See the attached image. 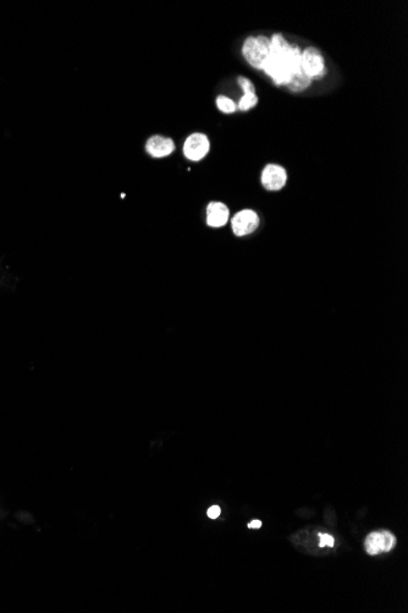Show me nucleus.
Masks as SVG:
<instances>
[{"mask_svg":"<svg viewBox=\"0 0 408 613\" xmlns=\"http://www.w3.org/2000/svg\"><path fill=\"white\" fill-rule=\"evenodd\" d=\"M302 50L297 45L286 41L281 33L270 38L269 53L261 65V71L272 78L275 86H286L292 92H303L312 80L303 72L301 66Z\"/></svg>","mask_w":408,"mask_h":613,"instance_id":"1","label":"nucleus"},{"mask_svg":"<svg viewBox=\"0 0 408 613\" xmlns=\"http://www.w3.org/2000/svg\"><path fill=\"white\" fill-rule=\"evenodd\" d=\"M270 38L266 36H251L246 38L242 45V56L247 60V63L254 69L260 70L264 60L269 53Z\"/></svg>","mask_w":408,"mask_h":613,"instance_id":"2","label":"nucleus"},{"mask_svg":"<svg viewBox=\"0 0 408 613\" xmlns=\"http://www.w3.org/2000/svg\"><path fill=\"white\" fill-rule=\"evenodd\" d=\"M301 66L310 80L322 78L327 72L324 56L318 48L308 47L301 53Z\"/></svg>","mask_w":408,"mask_h":613,"instance_id":"3","label":"nucleus"},{"mask_svg":"<svg viewBox=\"0 0 408 613\" xmlns=\"http://www.w3.org/2000/svg\"><path fill=\"white\" fill-rule=\"evenodd\" d=\"M211 149L208 136L202 132H194L186 139L184 143V154L188 161H202Z\"/></svg>","mask_w":408,"mask_h":613,"instance_id":"4","label":"nucleus"},{"mask_svg":"<svg viewBox=\"0 0 408 613\" xmlns=\"http://www.w3.org/2000/svg\"><path fill=\"white\" fill-rule=\"evenodd\" d=\"M231 225L235 235L246 236L254 233L255 229L259 227V217L257 212L252 209H242L231 219Z\"/></svg>","mask_w":408,"mask_h":613,"instance_id":"5","label":"nucleus"},{"mask_svg":"<svg viewBox=\"0 0 408 613\" xmlns=\"http://www.w3.org/2000/svg\"><path fill=\"white\" fill-rule=\"evenodd\" d=\"M260 181L268 191H279L286 185L287 174L285 168L279 164H268L261 170Z\"/></svg>","mask_w":408,"mask_h":613,"instance_id":"6","label":"nucleus"},{"mask_svg":"<svg viewBox=\"0 0 408 613\" xmlns=\"http://www.w3.org/2000/svg\"><path fill=\"white\" fill-rule=\"evenodd\" d=\"M365 550L371 556L390 552L396 546V538L390 531L371 532L365 539Z\"/></svg>","mask_w":408,"mask_h":613,"instance_id":"7","label":"nucleus"},{"mask_svg":"<svg viewBox=\"0 0 408 613\" xmlns=\"http://www.w3.org/2000/svg\"><path fill=\"white\" fill-rule=\"evenodd\" d=\"M145 149L152 157L163 158L171 154L175 151V143L169 137L155 135L152 136L145 143Z\"/></svg>","mask_w":408,"mask_h":613,"instance_id":"8","label":"nucleus"},{"mask_svg":"<svg viewBox=\"0 0 408 613\" xmlns=\"http://www.w3.org/2000/svg\"><path fill=\"white\" fill-rule=\"evenodd\" d=\"M230 211L226 204L211 202L207 207V224L212 228H221L227 223Z\"/></svg>","mask_w":408,"mask_h":613,"instance_id":"9","label":"nucleus"},{"mask_svg":"<svg viewBox=\"0 0 408 613\" xmlns=\"http://www.w3.org/2000/svg\"><path fill=\"white\" fill-rule=\"evenodd\" d=\"M257 104H258V97H257V94H255V92H245L243 93V96L239 100L237 109H240L241 112H247Z\"/></svg>","mask_w":408,"mask_h":613,"instance_id":"10","label":"nucleus"},{"mask_svg":"<svg viewBox=\"0 0 408 613\" xmlns=\"http://www.w3.org/2000/svg\"><path fill=\"white\" fill-rule=\"evenodd\" d=\"M217 106L219 108V111L224 113V114H232V113L237 111L236 103L226 96H218Z\"/></svg>","mask_w":408,"mask_h":613,"instance_id":"11","label":"nucleus"},{"mask_svg":"<svg viewBox=\"0 0 408 613\" xmlns=\"http://www.w3.org/2000/svg\"><path fill=\"white\" fill-rule=\"evenodd\" d=\"M237 82H239L240 87L242 88V92H255V87L253 85V82H252L249 78L247 77H243V76H239L237 77Z\"/></svg>","mask_w":408,"mask_h":613,"instance_id":"12","label":"nucleus"},{"mask_svg":"<svg viewBox=\"0 0 408 613\" xmlns=\"http://www.w3.org/2000/svg\"><path fill=\"white\" fill-rule=\"evenodd\" d=\"M319 538H320V544H319L320 547H324V546H330V547H333L335 544V540L333 536L328 535V534H319Z\"/></svg>","mask_w":408,"mask_h":613,"instance_id":"13","label":"nucleus"},{"mask_svg":"<svg viewBox=\"0 0 408 613\" xmlns=\"http://www.w3.org/2000/svg\"><path fill=\"white\" fill-rule=\"evenodd\" d=\"M220 512L221 511L219 505H213V507L208 509V513L207 514H208V517L211 518V519H217L219 515H220Z\"/></svg>","mask_w":408,"mask_h":613,"instance_id":"14","label":"nucleus"},{"mask_svg":"<svg viewBox=\"0 0 408 613\" xmlns=\"http://www.w3.org/2000/svg\"><path fill=\"white\" fill-rule=\"evenodd\" d=\"M260 526H261V521L260 520H253V521H251V523L248 524L249 529H259Z\"/></svg>","mask_w":408,"mask_h":613,"instance_id":"15","label":"nucleus"}]
</instances>
